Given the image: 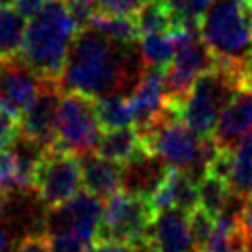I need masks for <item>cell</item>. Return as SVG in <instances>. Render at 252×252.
Wrapping results in <instances>:
<instances>
[{
    "instance_id": "39",
    "label": "cell",
    "mask_w": 252,
    "mask_h": 252,
    "mask_svg": "<svg viewBox=\"0 0 252 252\" xmlns=\"http://www.w3.org/2000/svg\"><path fill=\"white\" fill-rule=\"evenodd\" d=\"M133 252H157V249L151 245L149 239H146V241H142V243H138V245H134Z\"/></svg>"
},
{
    "instance_id": "24",
    "label": "cell",
    "mask_w": 252,
    "mask_h": 252,
    "mask_svg": "<svg viewBox=\"0 0 252 252\" xmlns=\"http://www.w3.org/2000/svg\"><path fill=\"white\" fill-rule=\"evenodd\" d=\"M232 153L234 160L228 184L238 195H252V133L241 138L238 146L232 149Z\"/></svg>"
},
{
    "instance_id": "2",
    "label": "cell",
    "mask_w": 252,
    "mask_h": 252,
    "mask_svg": "<svg viewBox=\"0 0 252 252\" xmlns=\"http://www.w3.org/2000/svg\"><path fill=\"white\" fill-rule=\"evenodd\" d=\"M77 30L64 0H46L41 9L30 17L21 59L41 79L59 83Z\"/></svg>"
},
{
    "instance_id": "31",
    "label": "cell",
    "mask_w": 252,
    "mask_h": 252,
    "mask_svg": "<svg viewBox=\"0 0 252 252\" xmlns=\"http://www.w3.org/2000/svg\"><path fill=\"white\" fill-rule=\"evenodd\" d=\"M64 6H66L72 21L76 22V26L79 30L89 28L92 17L98 13L96 0H64Z\"/></svg>"
},
{
    "instance_id": "4",
    "label": "cell",
    "mask_w": 252,
    "mask_h": 252,
    "mask_svg": "<svg viewBox=\"0 0 252 252\" xmlns=\"http://www.w3.org/2000/svg\"><path fill=\"white\" fill-rule=\"evenodd\" d=\"M199 33L217 63L239 68L252 52V33L243 0H214L201 19Z\"/></svg>"
},
{
    "instance_id": "23",
    "label": "cell",
    "mask_w": 252,
    "mask_h": 252,
    "mask_svg": "<svg viewBox=\"0 0 252 252\" xmlns=\"http://www.w3.org/2000/svg\"><path fill=\"white\" fill-rule=\"evenodd\" d=\"M94 111L103 131L129 127L134 124L133 105L129 101V96L124 94H111L105 98L94 99Z\"/></svg>"
},
{
    "instance_id": "41",
    "label": "cell",
    "mask_w": 252,
    "mask_h": 252,
    "mask_svg": "<svg viewBox=\"0 0 252 252\" xmlns=\"http://www.w3.org/2000/svg\"><path fill=\"white\" fill-rule=\"evenodd\" d=\"M15 0H0V7H13Z\"/></svg>"
},
{
    "instance_id": "6",
    "label": "cell",
    "mask_w": 252,
    "mask_h": 252,
    "mask_svg": "<svg viewBox=\"0 0 252 252\" xmlns=\"http://www.w3.org/2000/svg\"><path fill=\"white\" fill-rule=\"evenodd\" d=\"M157 214L151 197L129 189H118L107 199L94 241H118L138 245L147 239Z\"/></svg>"
},
{
    "instance_id": "17",
    "label": "cell",
    "mask_w": 252,
    "mask_h": 252,
    "mask_svg": "<svg viewBox=\"0 0 252 252\" xmlns=\"http://www.w3.org/2000/svg\"><path fill=\"white\" fill-rule=\"evenodd\" d=\"M83 169V186L99 199H109L124 186V166L98 153L77 155Z\"/></svg>"
},
{
    "instance_id": "9",
    "label": "cell",
    "mask_w": 252,
    "mask_h": 252,
    "mask_svg": "<svg viewBox=\"0 0 252 252\" xmlns=\"http://www.w3.org/2000/svg\"><path fill=\"white\" fill-rule=\"evenodd\" d=\"M103 214L101 199L91 191H77L76 195L66 203L50 208L44 219V232L57 234V232H72L89 243H94L96 232Z\"/></svg>"
},
{
    "instance_id": "25",
    "label": "cell",
    "mask_w": 252,
    "mask_h": 252,
    "mask_svg": "<svg viewBox=\"0 0 252 252\" xmlns=\"http://www.w3.org/2000/svg\"><path fill=\"white\" fill-rule=\"evenodd\" d=\"M140 54L146 66L166 70L175 57V46L168 33H146L140 37Z\"/></svg>"
},
{
    "instance_id": "40",
    "label": "cell",
    "mask_w": 252,
    "mask_h": 252,
    "mask_svg": "<svg viewBox=\"0 0 252 252\" xmlns=\"http://www.w3.org/2000/svg\"><path fill=\"white\" fill-rule=\"evenodd\" d=\"M245 17H247V22H249V28H251V33H252V0H249L245 4Z\"/></svg>"
},
{
    "instance_id": "8",
    "label": "cell",
    "mask_w": 252,
    "mask_h": 252,
    "mask_svg": "<svg viewBox=\"0 0 252 252\" xmlns=\"http://www.w3.org/2000/svg\"><path fill=\"white\" fill-rule=\"evenodd\" d=\"M83 186V169L79 157L61 149H48L37 169V195L46 208L66 203Z\"/></svg>"
},
{
    "instance_id": "20",
    "label": "cell",
    "mask_w": 252,
    "mask_h": 252,
    "mask_svg": "<svg viewBox=\"0 0 252 252\" xmlns=\"http://www.w3.org/2000/svg\"><path fill=\"white\" fill-rule=\"evenodd\" d=\"M26 17L17 7H0V63L21 57Z\"/></svg>"
},
{
    "instance_id": "11",
    "label": "cell",
    "mask_w": 252,
    "mask_h": 252,
    "mask_svg": "<svg viewBox=\"0 0 252 252\" xmlns=\"http://www.w3.org/2000/svg\"><path fill=\"white\" fill-rule=\"evenodd\" d=\"M61 87L57 81H42L35 99L21 114V133L44 149H52L57 138V107L61 101Z\"/></svg>"
},
{
    "instance_id": "19",
    "label": "cell",
    "mask_w": 252,
    "mask_h": 252,
    "mask_svg": "<svg viewBox=\"0 0 252 252\" xmlns=\"http://www.w3.org/2000/svg\"><path fill=\"white\" fill-rule=\"evenodd\" d=\"M13 155H15V175H17V188L30 189L35 184L37 169L41 166L42 158L48 149H44L41 144L32 140L28 136L19 133V136L13 142Z\"/></svg>"
},
{
    "instance_id": "37",
    "label": "cell",
    "mask_w": 252,
    "mask_h": 252,
    "mask_svg": "<svg viewBox=\"0 0 252 252\" xmlns=\"http://www.w3.org/2000/svg\"><path fill=\"white\" fill-rule=\"evenodd\" d=\"M13 234L7 230L6 226H0V252H13L15 249Z\"/></svg>"
},
{
    "instance_id": "18",
    "label": "cell",
    "mask_w": 252,
    "mask_h": 252,
    "mask_svg": "<svg viewBox=\"0 0 252 252\" xmlns=\"http://www.w3.org/2000/svg\"><path fill=\"white\" fill-rule=\"evenodd\" d=\"M96 153L103 158L118 162L122 166L147 155L142 149L136 127L133 129L131 126L120 127V129H109L105 133H101L98 146H96Z\"/></svg>"
},
{
    "instance_id": "3",
    "label": "cell",
    "mask_w": 252,
    "mask_h": 252,
    "mask_svg": "<svg viewBox=\"0 0 252 252\" xmlns=\"http://www.w3.org/2000/svg\"><path fill=\"white\" fill-rule=\"evenodd\" d=\"M241 89V70L216 63L203 72L191 85L186 98L179 105H168L186 126L201 138L212 136L221 111Z\"/></svg>"
},
{
    "instance_id": "42",
    "label": "cell",
    "mask_w": 252,
    "mask_h": 252,
    "mask_svg": "<svg viewBox=\"0 0 252 252\" xmlns=\"http://www.w3.org/2000/svg\"><path fill=\"white\" fill-rule=\"evenodd\" d=\"M4 203H6V193L0 191V216H2V212H4Z\"/></svg>"
},
{
    "instance_id": "27",
    "label": "cell",
    "mask_w": 252,
    "mask_h": 252,
    "mask_svg": "<svg viewBox=\"0 0 252 252\" xmlns=\"http://www.w3.org/2000/svg\"><path fill=\"white\" fill-rule=\"evenodd\" d=\"M188 221L197 249H199V252H204V249H206V245H208V241L212 238L214 226H216V217L210 216L204 208L197 206L191 214H188Z\"/></svg>"
},
{
    "instance_id": "32",
    "label": "cell",
    "mask_w": 252,
    "mask_h": 252,
    "mask_svg": "<svg viewBox=\"0 0 252 252\" xmlns=\"http://www.w3.org/2000/svg\"><path fill=\"white\" fill-rule=\"evenodd\" d=\"M17 188V175H15V155L13 151H0V191L9 193Z\"/></svg>"
},
{
    "instance_id": "28",
    "label": "cell",
    "mask_w": 252,
    "mask_h": 252,
    "mask_svg": "<svg viewBox=\"0 0 252 252\" xmlns=\"http://www.w3.org/2000/svg\"><path fill=\"white\" fill-rule=\"evenodd\" d=\"M21 133V114L0 101V151L13 146Z\"/></svg>"
},
{
    "instance_id": "10",
    "label": "cell",
    "mask_w": 252,
    "mask_h": 252,
    "mask_svg": "<svg viewBox=\"0 0 252 252\" xmlns=\"http://www.w3.org/2000/svg\"><path fill=\"white\" fill-rule=\"evenodd\" d=\"M216 57L212 56L201 37L177 50L171 64L164 70V89L168 105H179L186 98L197 77L216 66Z\"/></svg>"
},
{
    "instance_id": "33",
    "label": "cell",
    "mask_w": 252,
    "mask_h": 252,
    "mask_svg": "<svg viewBox=\"0 0 252 252\" xmlns=\"http://www.w3.org/2000/svg\"><path fill=\"white\" fill-rule=\"evenodd\" d=\"M13 252H52L46 232L44 234H28L26 238H22L21 243H17Z\"/></svg>"
},
{
    "instance_id": "35",
    "label": "cell",
    "mask_w": 252,
    "mask_h": 252,
    "mask_svg": "<svg viewBox=\"0 0 252 252\" xmlns=\"http://www.w3.org/2000/svg\"><path fill=\"white\" fill-rule=\"evenodd\" d=\"M89 252H133V247L118 241H94Z\"/></svg>"
},
{
    "instance_id": "12",
    "label": "cell",
    "mask_w": 252,
    "mask_h": 252,
    "mask_svg": "<svg viewBox=\"0 0 252 252\" xmlns=\"http://www.w3.org/2000/svg\"><path fill=\"white\" fill-rule=\"evenodd\" d=\"M42 81L21 57L4 61L0 63V101L22 114L39 94Z\"/></svg>"
},
{
    "instance_id": "21",
    "label": "cell",
    "mask_w": 252,
    "mask_h": 252,
    "mask_svg": "<svg viewBox=\"0 0 252 252\" xmlns=\"http://www.w3.org/2000/svg\"><path fill=\"white\" fill-rule=\"evenodd\" d=\"M140 35L146 33H169L179 22V11L168 0H147L134 17Z\"/></svg>"
},
{
    "instance_id": "5",
    "label": "cell",
    "mask_w": 252,
    "mask_h": 252,
    "mask_svg": "<svg viewBox=\"0 0 252 252\" xmlns=\"http://www.w3.org/2000/svg\"><path fill=\"white\" fill-rule=\"evenodd\" d=\"M140 136L142 149L155 158L168 162L169 166L181 169L201 168V146L203 138L193 133L169 107L155 120L151 126L136 129Z\"/></svg>"
},
{
    "instance_id": "38",
    "label": "cell",
    "mask_w": 252,
    "mask_h": 252,
    "mask_svg": "<svg viewBox=\"0 0 252 252\" xmlns=\"http://www.w3.org/2000/svg\"><path fill=\"white\" fill-rule=\"evenodd\" d=\"M241 87L252 89V52L249 54V57L241 66Z\"/></svg>"
},
{
    "instance_id": "15",
    "label": "cell",
    "mask_w": 252,
    "mask_h": 252,
    "mask_svg": "<svg viewBox=\"0 0 252 252\" xmlns=\"http://www.w3.org/2000/svg\"><path fill=\"white\" fill-rule=\"evenodd\" d=\"M249 133H252V89L241 87L221 111L212 136L219 149H234Z\"/></svg>"
},
{
    "instance_id": "26",
    "label": "cell",
    "mask_w": 252,
    "mask_h": 252,
    "mask_svg": "<svg viewBox=\"0 0 252 252\" xmlns=\"http://www.w3.org/2000/svg\"><path fill=\"white\" fill-rule=\"evenodd\" d=\"M89 26L120 42H136L142 37L136 21L131 17H116V15H105L98 11L92 17Z\"/></svg>"
},
{
    "instance_id": "29",
    "label": "cell",
    "mask_w": 252,
    "mask_h": 252,
    "mask_svg": "<svg viewBox=\"0 0 252 252\" xmlns=\"http://www.w3.org/2000/svg\"><path fill=\"white\" fill-rule=\"evenodd\" d=\"M48 236V234H46ZM50 251L52 252H89L92 243L85 241L72 232H57L50 234Z\"/></svg>"
},
{
    "instance_id": "1",
    "label": "cell",
    "mask_w": 252,
    "mask_h": 252,
    "mask_svg": "<svg viewBox=\"0 0 252 252\" xmlns=\"http://www.w3.org/2000/svg\"><path fill=\"white\" fill-rule=\"evenodd\" d=\"M146 70L140 44L120 42L94 28L77 30L72 41L59 87L63 92L89 99L111 94L131 96Z\"/></svg>"
},
{
    "instance_id": "13",
    "label": "cell",
    "mask_w": 252,
    "mask_h": 252,
    "mask_svg": "<svg viewBox=\"0 0 252 252\" xmlns=\"http://www.w3.org/2000/svg\"><path fill=\"white\" fill-rule=\"evenodd\" d=\"M147 239L157 252H199L189 230L188 214L177 208L155 214Z\"/></svg>"
},
{
    "instance_id": "22",
    "label": "cell",
    "mask_w": 252,
    "mask_h": 252,
    "mask_svg": "<svg viewBox=\"0 0 252 252\" xmlns=\"http://www.w3.org/2000/svg\"><path fill=\"white\" fill-rule=\"evenodd\" d=\"M197 189H199V206L216 219L226 214V208L234 201V189L230 184L210 173H203V177L197 181Z\"/></svg>"
},
{
    "instance_id": "43",
    "label": "cell",
    "mask_w": 252,
    "mask_h": 252,
    "mask_svg": "<svg viewBox=\"0 0 252 252\" xmlns=\"http://www.w3.org/2000/svg\"><path fill=\"white\" fill-rule=\"evenodd\" d=\"M245 252H252V241H247V251Z\"/></svg>"
},
{
    "instance_id": "30",
    "label": "cell",
    "mask_w": 252,
    "mask_h": 252,
    "mask_svg": "<svg viewBox=\"0 0 252 252\" xmlns=\"http://www.w3.org/2000/svg\"><path fill=\"white\" fill-rule=\"evenodd\" d=\"M96 2H98L99 13L134 19L147 0H96Z\"/></svg>"
},
{
    "instance_id": "34",
    "label": "cell",
    "mask_w": 252,
    "mask_h": 252,
    "mask_svg": "<svg viewBox=\"0 0 252 252\" xmlns=\"http://www.w3.org/2000/svg\"><path fill=\"white\" fill-rule=\"evenodd\" d=\"M236 219H238V226L239 230L243 232L245 239L247 241H252V195H247L243 199Z\"/></svg>"
},
{
    "instance_id": "14",
    "label": "cell",
    "mask_w": 252,
    "mask_h": 252,
    "mask_svg": "<svg viewBox=\"0 0 252 252\" xmlns=\"http://www.w3.org/2000/svg\"><path fill=\"white\" fill-rule=\"evenodd\" d=\"M151 203L157 212L177 208L191 214L199 206V189L195 177L186 169L175 166L166 168L160 182L151 193Z\"/></svg>"
},
{
    "instance_id": "36",
    "label": "cell",
    "mask_w": 252,
    "mask_h": 252,
    "mask_svg": "<svg viewBox=\"0 0 252 252\" xmlns=\"http://www.w3.org/2000/svg\"><path fill=\"white\" fill-rule=\"evenodd\" d=\"M44 2H46V0H15V7H17L26 19H30L32 15H35L37 11L41 9V6Z\"/></svg>"
},
{
    "instance_id": "16",
    "label": "cell",
    "mask_w": 252,
    "mask_h": 252,
    "mask_svg": "<svg viewBox=\"0 0 252 252\" xmlns=\"http://www.w3.org/2000/svg\"><path fill=\"white\" fill-rule=\"evenodd\" d=\"M133 105L136 129L151 126L168 107L166 89H164V70L146 66L140 83L136 85L133 94L129 96Z\"/></svg>"
},
{
    "instance_id": "7",
    "label": "cell",
    "mask_w": 252,
    "mask_h": 252,
    "mask_svg": "<svg viewBox=\"0 0 252 252\" xmlns=\"http://www.w3.org/2000/svg\"><path fill=\"white\" fill-rule=\"evenodd\" d=\"M101 136L94 99L81 94L64 92L57 107V138L52 149L74 155L92 153Z\"/></svg>"
}]
</instances>
